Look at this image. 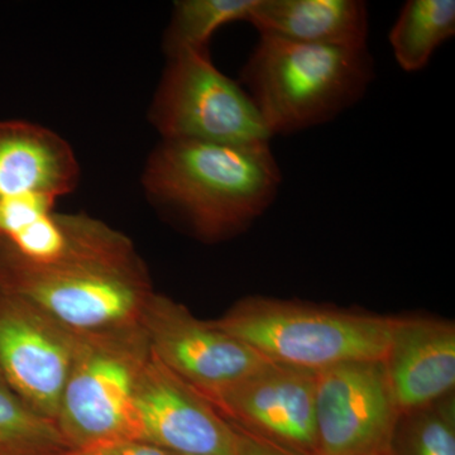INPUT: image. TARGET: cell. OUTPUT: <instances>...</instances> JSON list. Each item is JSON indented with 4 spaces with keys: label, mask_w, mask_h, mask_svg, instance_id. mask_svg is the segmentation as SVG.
I'll use <instances>...</instances> for the list:
<instances>
[{
    "label": "cell",
    "mask_w": 455,
    "mask_h": 455,
    "mask_svg": "<svg viewBox=\"0 0 455 455\" xmlns=\"http://www.w3.org/2000/svg\"><path fill=\"white\" fill-rule=\"evenodd\" d=\"M206 400L241 433L291 455H316L313 371L268 362Z\"/></svg>",
    "instance_id": "cell-9"
},
{
    "label": "cell",
    "mask_w": 455,
    "mask_h": 455,
    "mask_svg": "<svg viewBox=\"0 0 455 455\" xmlns=\"http://www.w3.org/2000/svg\"><path fill=\"white\" fill-rule=\"evenodd\" d=\"M79 180L73 149L52 131L20 121L0 122V204L57 202Z\"/></svg>",
    "instance_id": "cell-13"
},
{
    "label": "cell",
    "mask_w": 455,
    "mask_h": 455,
    "mask_svg": "<svg viewBox=\"0 0 455 455\" xmlns=\"http://www.w3.org/2000/svg\"><path fill=\"white\" fill-rule=\"evenodd\" d=\"M79 338L0 286V373L28 405L53 421Z\"/></svg>",
    "instance_id": "cell-10"
},
{
    "label": "cell",
    "mask_w": 455,
    "mask_h": 455,
    "mask_svg": "<svg viewBox=\"0 0 455 455\" xmlns=\"http://www.w3.org/2000/svg\"><path fill=\"white\" fill-rule=\"evenodd\" d=\"M140 442L179 455H238V433L152 355L136 391Z\"/></svg>",
    "instance_id": "cell-11"
},
{
    "label": "cell",
    "mask_w": 455,
    "mask_h": 455,
    "mask_svg": "<svg viewBox=\"0 0 455 455\" xmlns=\"http://www.w3.org/2000/svg\"><path fill=\"white\" fill-rule=\"evenodd\" d=\"M145 187L197 238L220 242L250 229L274 205L283 171L269 142L164 140L147 164Z\"/></svg>",
    "instance_id": "cell-1"
},
{
    "label": "cell",
    "mask_w": 455,
    "mask_h": 455,
    "mask_svg": "<svg viewBox=\"0 0 455 455\" xmlns=\"http://www.w3.org/2000/svg\"><path fill=\"white\" fill-rule=\"evenodd\" d=\"M92 455H179L140 440H125L90 449Z\"/></svg>",
    "instance_id": "cell-20"
},
{
    "label": "cell",
    "mask_w": 455,
    "mask_h": 455,
    "mask_svg": "<svg viewBox=\"0 0 455 455\" xmlns=\"http://www.w3.org/2000/svg\"><path fill=\"white\" fill-rule=\"evenodd\" d=\"M397 317L329 305L250 296L212 320L272 363L319 371L383 361Z\"/></svg>",
    "instance_id": "cell-3"
},
{
    "label": "cell",
    "mask_w": 455,
    "mask_h": 455,
    "mask_svg": "<svg viewBox=\"0 0 455 455\" xmlns=\"http://www.w3.org/2000/svg\"><path fill=\"white\" fill-rule=\"evenodd\" d=\"M61 455H92V451L90 449H85V451H68L66 453Z\"/></svg>",
    "instance_id": "cell-22"
},
{
    "label": "cell",
    "mask_w": 455,
    "mask_h": 455,
    "mask_svg": "<svg viewBox=\"0 0 455 455\" xmlns=\"http://www.w3.org/2000/svg\"><path fill=\"white\" fill-rule=\"evenodd\" d=\"M247 22L259 35L317 46L368 49L370 13L362 0H256Z\"/></svg>",
    "instance_id": "cell-15"
},
{
    "label": "cell",
    "mask_w": 455,
    "mask_h": 455,
    "mask_svg": "<svg viewBox=\"0 0 455 455\" xmlns=\"http://www.w3.org/2000/svg\"><path fill=\"white\" fill-rule=\"evenodd\" d=\"M236 433H238V455H291L283 449L274 447L241 431L236 430Z\"/></svg>",
    "instance_id": "cell-21"
},
{
    "label": "cell",
    "mask_w": 455,
    "mask_h": 455,
    "mask_svg": "<svg viewBox=\"0 0 455 455\" xmlns=\"http://www.w3.org/2000/svg\"><path fill=\"white\" fill-rule=\"evenodd\" d=\"M388 455H455L454 394L400 415Z\"/></svg>",
    "instance_id": "cell-19"
},
{
    "label": "cell",
    "mask_w": 455,
    "mask_h": 455,
    "mask_svg": "<svg viewBox=\"0 0 455 455\" xmlns=\"http://www.w3.org/2000/svg\"><path fill=\"white\" fill-rule=\"evenodd\" d=\"M382 363L400 415L454 394V323L440 317H397Z\"/></svg>",
    "instance_id": "cell-12"
},
{
    "label": "cell",
    "mask_w": 455,
    "mask_h": 455,
    "mask_svg": "<svg viewBox=\"0 0 455 455\" xmlns=\"http://www.w3.org/2000/svg\"><path fill=\"white\" fill-rule=\"evenodd\" d=\"M152 355L179 379L214 396L232 387L267 359L167 296L152 293L140 317Z\"/></svg>",
    "instance_id": "cell-7"
},
{
    "label": "cell",
    "mask_w": 455,
    "mask_h": 455,
    "mask_svg": "<svg viewBox=\"0 0 455 455\" xmlns=\"http://www.w3.org/2000/svg\"><path fill=\"white\" fill-rule=\"evenodd\" d=\"M66 444L55 421L36 411L0 373V455H61Z\"/></svg>",
    "instance_id": "cell-17"
},
{
    "label": "cell",
    "mask_w": 455,
    "mask_h": 455,
    "mask_svg": "<svg viewBox=\"0 0 455 455\" xmlns=\"http://www.w3.org/2000/svg\"><path fill=\"white\" fill-rule=\"evenodd\" d=\"M0 286L77 334L140 324L154 290L142 260L38 266L0 245Z\"/></svg>",
    "instance_id": "cell-5"
},
{
    "label": "cell",
    "mask_w": 455,
    "mask_h": 455,
    "mask_svg": "<svg viewBox=\"0 0 455 455\" xmlns=\"http://www.w3.org/2000/svg\"><path fill=\"white\" fill-rule=\"evenodd\" d=\"M149 357L140 323L80 334L55 420L68 447L140 440L136 391Z\"/></svg>",
    "instance_id": "cell-4"
},
{
    "label": "cell",
    "mask_w": 455,
    "mask_h": 455,
    "mask_svg": "<svg viewBox=\"0 0 455 455\" xmlns=\"http://www.w3.org/2000/svg\"><path fill=\"white\" fill-rule=\"evenodd\" d=\"M151 119L164 140L242 145L272 140L252 99L218 70L209 50L169 56Z\"/></svg>",
    "instance_id": "cell-6"
},
{
    "label": "cell",
    "mask_w": 455,
    "mask_h": 455,
    "mask_svg": "<svg viewBox=\"0 0 455 455\" xmlns=\"http://www.w3.org/2000/svg\"><path fill=\"white\" fill-rule=\"evenodd\" d=\"M376 79L370 49L317 46L259 35L241 70L272 137L334 121L362 100Z\"/></svg>",
    "instance_id": "cell-2"
},
{
    "label": "cell",
    "mask_w": 455,
    "mask_h": 455,
    "mask_svg": "<svg viewBox=\"0 0 455 455\" xmlns=\"http://www.w3.org/2000/svg\"><path fill=\"white\" fill-rule=\"evenodd\" d=\"M256 0H181L173 7L164 50L167 56L188 50H209L220 27L247 20Z\"/></svg>",
    "instance_id": "cell-18"
},
{
    "label": "cell",
    "mask_w": 455,
    "mask_h": 455,
    "mask_svg": "<svg viewBox=\"0 0 455 455\" xmlns=\"http://www.w3.org/2000/svg\"><path fill=\"white\" fill-rule=\"evenodd\" d=\"M20 259L38 266L118 263L139 259L128 236L85 214L44 215L9 241H0Z\"/></svg>",
    "instance_id": "cell-14"
},
{
    "label": "cell",
    "mask_w": 455,
    "mask_h": 455,
    "mask_svg": "<svg viewBox=\"0 0 455 455\" xmlns=\"http://www.w3.org/2000/svg\"><path fill=\"white\" fill-rule=\"evenodd\" d=\"M398 418L381 361L315 372L316 455H388Z\"/></svg>",
    "instance_id": "cell-8"
},
{
    "label": "cell",
    "mask_w": 455,
    "mask_h": 455,
    "mask_svg": "<svg viewBox=\"0 0 455 455\" xmlns=\"http://www.w3.org/2000/svg\"><path fill=\"white\" fill-rule=\"evenodd\" d=\"M454 36V0H407L388 33V42L400 68L419 73Z\"/></svg>",
    "instance_id": "cell-16"
}]
</instances>
